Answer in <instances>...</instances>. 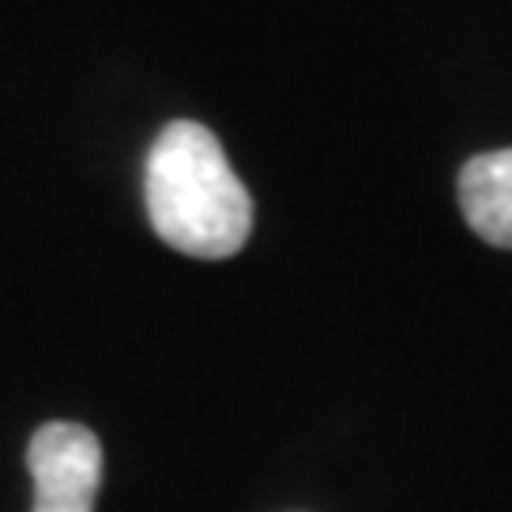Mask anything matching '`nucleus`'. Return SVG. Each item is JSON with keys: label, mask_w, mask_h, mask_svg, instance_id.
Masks as SVG:
<instances>
[{"label": "nucleus", "mask_w": 512, "mask_h": 512, "mask_svg": "<svg viewBox=\"0 0 512 512\" xmlns=\"http://www.w3.org/2000/svg\"><path fill=\"white\" fill-rule=\"evenodd\" d=\"M146 214L154 235L197 261H227L252 235V197L205 124H167L146 158Z\"/></svg>", "instance_id": "1"}, {"label": "nucleus", "mask_w": 512, "mask_h": 512, "mask_svg": "<svg viewBox=\"0 0 512 512\" xmlns=\"http://www.w3.org/2000/svg\"><path fill=\"white\" fill-rule=\"evenodd\" d=\"M35 512H94L103 487V444L82 423H43L26 448Z\"/></svg>", "instance_id": "2"}, {"label": "nucleus", "mask_w": 512, "mask_h": 512, "mask_svg": "<svg viewBox=\"0 0 512 512\" xmlns=\"http://www.w3.org/2000/svg\"><path fill=\"white\" fill-rule=\"evenodd\" d=\"M461 214L470 231L495 248H512V150L478 154L457 180Z\"/></svg>", "instance_id": "3"}]
</instances>
